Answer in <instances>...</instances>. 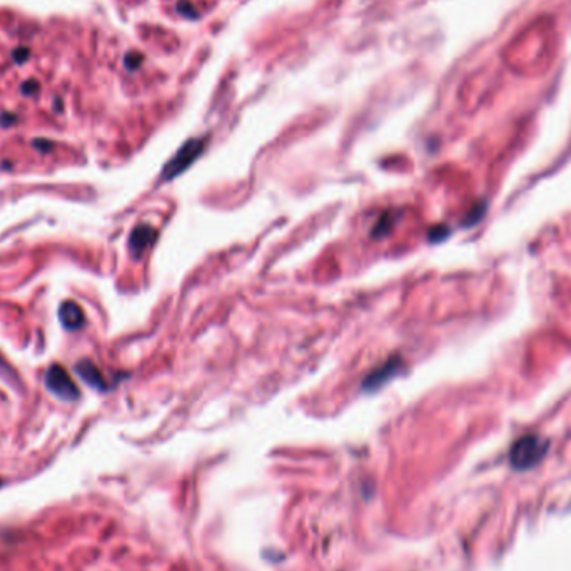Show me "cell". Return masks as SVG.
<instances>
[{"label": "cell", "mask_w": 571, "mask_h": 571, "mask_svg": "<svg viewBox=\"0 0 571 571\" xmlns=\"http://www.w3.org/2000/svg\"><path fill=\"white\" fill-rule=\"evenodd\" d=\"M548 451V441L536 435H528L520 438L513 444L509 451V463L515 470L526 471L538 465L545 458Z\"/></svg>", "instance_id": "cell-1"}, {"label": "cell", "mask_w": 571, "mask_h": 571, "mask_svg": "<svg viewBox=\"0 0 571 571\" xmlns=\"http://www.w3.org/2000/svg\"><path fill=\"white\" fill-rule=\"evenodd\" d=\"M45 386L56 398L62 401L79 400V388L67 371L59 364H53L45 373Z\"/></svg>", "instance_id": "cell-2"}, {"label": "cell", "mask_w": 571, "mask_h": 571, "mask_svg": "<svg viewBox=\"0 0 571 571\" xmlns=\"http://www.w3.org/2000/svg\"><path fill=\"white\" fill-rule=\"evenodd\" d=\"M202 147H204V143H202V141H189V143L184 144L182 147L178 151V154L172 157L169 162L166 164V167H164V172H162L164 181H171V179H174L175 175L182 174L187 167L193 166L194 160L201 156Z\"/></svg>", "instance_id": "cell-3"}, {"label": "cell", "mask_w": 571, "mask_h": 571, "mask_svg": "<svg viewBox=\"0 0 571 571\" xmlns=\"http://www.w3.org/2000/svg\"><path fill=\"white\" fill-rule=\"evenodd\" d=\"M401 366H402V363L400 358H391L388 363L379 366L378 369H374L369 376L364 379V388H366L367 391H374V389L381 388V386L386 385L389 379H393L394 376H396Z\"/></svg>", "instance_id": "cell-4"}, {"label": "cell", "mask_w": 571, "mask_h": 571, "mask_svg": "<svg viewBox=\"0 0 571 571\" xmlns=\"http://www.w3.org/2000/svg\"><path fill=\"white\" fill-rule=\"evenodd\" d=\"M156 239V231L147 224H141L134 229L132 234H130L129 239V247L130 252L134 254V258H139L141 254L154 243Z\"/></svg>", "instance_id": "cell-5"}, {"label": "cell", "mask_w": 571, "mask_h": 571, "mask_svg": "<svg viewBox=\"0 0 571 571\" xmlns=\"http://www.w3.org/2000/svg\"><path fill=\"white\" fill-rule=\"evenodd\" d=\"M59 319L65 329L75 331V329L82 328L86 316H84V311L79 304H75L74 301H65L59 308Z\"/></svg>", "instance_id": "cell-6"}, {"label": "cell", "mask_w": 571, "mask_h": 571, "mask_svg": "<svg viewBox=\"0 0 571 571\" xmlns=\"http://www.w3.org/2000/svg\"><path fill=\"white\" fill-rule=\"evenodd\" d=\"M75 373L82 378L84 382H87V385L92 386V388L101 389V391H104L107 388L106 379L104 376H102V373L97 369V366H95L94 363L89 361V359H82V361H79L77 364H75Z\"/></svg>", "instance_id": "cell-7"}, {"label": "cell", "mask_w": 571, "mask_h": 571, "mask_svg": "<svg viewBox=\"0 0 571 571\" xmlns=\"http://www.w3.org/2000/svg\"><path fill=\"white\" fill-rule=\"evenodd\" d=\"M2 486H3V480H2V478H0V488H2Z\"/></svg>", "instance_id": "cell-8"}]
</instances>
